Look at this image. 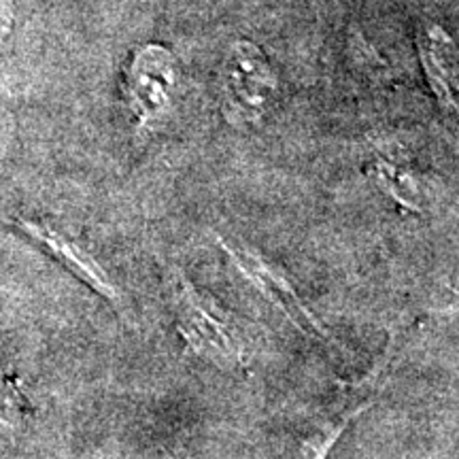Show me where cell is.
Instances as JSON below:
<instances>
[{
	"label": "cell",
	"mask_w": 459,
	"mask_h": 459,
	"mask_svg": "<svg viewBox=\"0 0 459 459\" xmlns=\"http://www.w3.org/2000/svg\"><path fill=\"white\" fill-rule=\"evenodd\" d=\"M11 24H13V9H11V0H0V43L9 37Z\"/></svg>",
	"instance_id": "30bf717a"
},
{
	"label": "cell",
	"mask_w": 459,
	"mask_h": 459,
	"mask_svg": "<svg viewBox=\"0 0 459 459\" xmlns=\"http://www.w3.org/2000/svg\"><path fill=\"white\" fill-rule=\"evenodd\" d=\"M166 285L177 332L187 351L223 372L245 370L251 353L237 317L194 285L179 266H169Z\"/></svg>",
	"instance_id": "6da1fadb"
},
{
	"label": "cell",
	"mask_w": 459,
	"mask_h": 459,
	"mask_svg": "<svg viewBox=\"0 0 459 459\" xmlns=\"http://www.w3.org/2000/svg\"><path fill=\"white\" fill-rule=\"evenodd\" d=\"M375 179L395 204L402 206L411 213H421L426 209V192L421 183L406 166L389 162V160H378L375 166Z\"/></svg>",
	"instance_id": "ba28073f"
},
{
	"label": "cell",
	"mask_w": 459,
	"mask_h": 459,
	"mask_svg": "<svg viewBox=\"0 0 459 459\" xmlns=\"http://www.w3.org/2000/svg\"><path fill=\"white\" fill-rule=\"evenodd\" d=\"M13 226L26 234L32 243H37L45 254L60 262L73 277H77L83 285H88L91 291H96L102 300H107L111 307L124 311L126 298L115 283L111 273L102 266L99 257L85 247L82 240L68 234L65 228L56 226L48 220H30V217H17Z\"/></svg>",
	"instance_id": "5b68a950"
},
{
	"label": "cell",
	"mask_w": 459,
	"mask_h": 459,
	"mask_svg": "<svg viewBox=\"0 0 459 459\" xmlns=\"http://www.w3.org/2000/svg\"><path fill=\"white\" fill-rule=\"evenodd\" d=\"M30 404L24 392V383L15 375H0V443L20 432L24 426Z\"/></svg>",
	"instance_id": "9c48e42d"
},
{
	"label": "cell",
	"mask_w": 459,
	"mask_h": 459,
	"mask_svg": "<svg viewBox=\"0 0 459 459\" xmlns=\"http://www.w3.org/2000/svg\"><path fill=\"white\" fill-rule=\"evenodd\" d=\"M421 57L436 99L445 108L457 107L455 48L440 28H429L421 39Z\"/></svg>",
	"instance_id": "52a82bcc"
},
{
	"label": "cell",
	"mask_w": 459,
	"mask_h": 459,
	"mask_svg": "<svg viewBox=\"0 0 459 459\" xmlns=\"http://www.w3.org/2000/svg\"><path fill=\"white\" fill-rule=\"evenodd\" d=\"M221 108L238 128L260 126L279 99V74L254 43L230 48L220 73Z\"/></svg>",
	"instance_id": "7a4b0ae2"
},
{
	"label": "cell",
	"mask_w": 459,
	"mask_h": 459,
	"mask_svg": "<svg viewBox=\"0 0 459 459\" xmlns=\"http://www.w3.org/2000/svg\"><path fill=\"white\" fill-rule=\"evenodd\" d=\"M394 351L395 342H392V347H389L385 361L381 359V364L375 366V370L370 372L368 378H364L359 385L351 387V392L344 394L347 398H342V402L334 411L319 417L317 421H313L311 428H307V432L298 436L294 446L287 451L285 459H328L332 449L342 438V434L347 432V428L353 421H358L364 415V411H368L375 404L377 387L381 383L383 375H385L387 361L394 355Z\"/></svg>",
	"instance_id": "8992f818"
},
{
	"label": "cell",
	"mask_w": 459,
	"mask_h": 459,
	"mask_svg": "<svg viewBox=\"0 0 459 459\" xmlns=\"http://www.w3.org/2000/svg\"><path fill=\"white\" fill-rule=\"evenodd\" d=\"M179 88V66L162 45H145L126 71L124 96L141 126L160 124L169 115Z\"/></svg>",
	"instance_id": "277c9868"
},
{
	"label": "cell",
	"mask_w": 459,
	"mask_h": 459,
	"mask_svg": "<svg viewBox=\"0 0 459 459\" xmlns=\"http://www.w3.org/2000/svg\"><path fill=\"white\" fill-rule=\"evenodd\" d=\"M217 245L228 255V260L232 262V266L243 274V279L249 281L274 308H279L291 321L296 330H300L304 336L313 338V341L334 344L336 347L334 336L321 324L317 315L307 307V302L298 294L294 283L279 266H274L266 255H262L260 251L247 245L238 237L217 234Z\"/></svg>",
	"instance_id": "3957f363"
}]
</instances>
